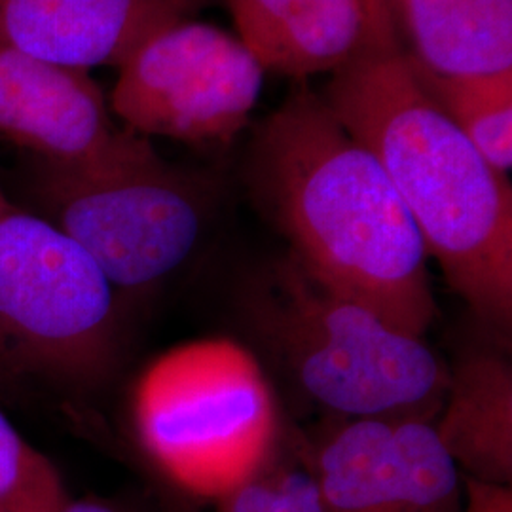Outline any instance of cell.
I'll list each match as a JSON object with an SVG mask.
<instances>
[{"mask_svg":"<svg viewBox=\"0 0 512 512\" xmlns=\"http://www.w3.org/2000/svg\"><path fill=\"white\" fill-rule=\"evenodd\" d=\"M245 183L317 279L421 336L435 317L420 232L382 165L300 88L256 129Z\"/></svg>","mask_w":512,"mask_h":512,"instance_id":"6da1fadb","label":"cell"},{"mask_svg":"<svg viewBox=\"0 0 512 512\" xmlns=\"http://www.w3.org/2000/svg\"><path fill=\"white\" fill-rule=\"evenodd\" d=\"M378 160L427 256L476 317L512 327V188L421 88L399 44L334 71L321 95Z\"/></svg>","mask_w":512,"mask_h":512,"instance_id":"7a4b0ae2","label":"cell"},{"mask_svg":"<svg viewBox=\"0 0 512 512\" xmlns=\"http://www.w3.org/2000/svg\"><path fill=\"white\" fill-rule=\"evenodd\" d=\"M241 311L294 384L330 412L349 420H437L448 366L435 351L325 285L291 253L249 277Z\"/></svg>","mask_w":512,"mask_h":512,"instance_id":"3957f363","label":"cell"},{"mask_svg":"<svg viewBox=\"0 0 512 512\" xmlns=\"http://www.w3.org/2000/svg\"><path fill=\"white\" fill-rule=\"evenodd\" d=\"M141 450L184 494L217 501L283 450L281 408L255 353L224 336L179 344L131 395Z\"/></svg>","mask_w":512,"mask_h":512,"instance_id":"277c9868","label":"cell"},{"mask_svg":"<svg viewBox=\"0 0 512 512\" xmlns=\"http://www.w3.org/2000/svg\"><path fill=\"white\" fill-rule=\"evenodd\" d=\"M40 217L74 239L114 289L139 291L177 272L200 247L217 184L162 160L135 137L109 160L84 167L42 164Z\"/></svg>","mask_w":512,"mask_h":512,"instance_id":"5b68a950","label":"cell"},{"mask_svg":"<svg viewBox=\"0 0 512 512\" xmlns=\"http://www.w3.org/2000/svg\"><path fill=\"white\" fill-rule=\"evenodd\" d=\"M114 287L50 220L0 203V349L73 382H97L118 355Z\"/></svg>","mask_w":512,"mask_h":512,"instance_id":"8992f818","label":"cell"},{"mask_svg":"<svg viewBox=\"0 0 512 512\" xmlns=\"http://www.w3.org/2000/svg\"><path fill=\"white\" fill-rule=\"evenodd\" d=\"M264 69L215 25H171L122 67L110 97L129 129L183 143H228L249 124Z\"/></svg>","mask_w":512,"mask_h":512,"instance_id":"52a82bcc","label":"cell"},{"mask_svg":"<svg viewBox=\"0 0 512 512\" xmlns=\"http://www.w3.org/2000/svg\"><path fill=\"white\" fill-rule=\"evenodd\" d=\"M308 459L321 512L465 511V476L429 421L348 420Z\"/></svg>","mask_w":512,"mask_h":512,"instance_id":"ba28073f","label":"cell"},{"mask_svg":"<svg viewBox=\"0 0 512 512\" xmlns=\"http://www.w3.org/2000/svg\"><path fill=\"white\" fill-rule=\"evenodd\" d=\"M0 135L46 164L84 167L128 147L135 131L112 124L88 71L0 44Z\"/></svg>","mask_w":512,"mask_h":512,"instance_id":"9c48e42d","label":"cell"},{"mask_svg":"<svg viewBox=\"0 0 512 512\" xmlns=\"http://www.w3.org/2000/svg\"><path fill=\"white\" fill-rule=\"evenodd\" d=\"M207 0H0V44L88 71L124 67L150 38Z\"/></svg>","mask_w":512,"mask_h":512,"instance_id":"30bf717a","label":"cell"},{"mask_svg":"<svg viewBox=\"0 0 512 512\" xmlns=\"http://www.w3.org/2000/svg\"><path fill=\"white\" fill-rule=\"evenodd\" d=\"M239 40L264 71L334 73L397 38L382 0H228Z\"/></svg>","mask_w":512,"mask_h":512,"instance_id":"8fae6325","label":"cell"},{"mask_svg":"<svg viewBox=\"0 0 512 512\" xmlns=\"http://www.w3.org/2000/svg\"><path fill=\"white\" fill-rule=\"evenodd\" d=\"M412 67L439 76L512 71V0H382Z\"/></svg>","mask_w":512,"mask_h":512,"instance_id":"7c38bea8","label":"cell"},{"mask_svg":"<svg viewBox=\"0 0 512 512\" xmlns=\"http://www.w3.org/2000/svg\"><path fill=\"white\" fill-rule=\"evenodd\" d=\"M433 427L465 478L511 488V363L497 351L475 349L448 366Z\"/></svg>","mask_w":512,"mask_h":512,"instance_id":"4fadbf2b","label":"cell"},{"mask_svg":"<svg viewBox=\"0 0 512 512\" xmlns=\"http://www.w3.org/2000/svg\"><path fill=\"white\" fill-rule=\"evenodd\" d=\"M412 71L480 156L507 175L512 167V71L476 76Z\"/></svg>","mask_w":512,"mask_h":512,"instance_id":"5bb4252c","label":"cell"},{"mask_svg":"<svg viewBox=\"0 0 512 512\" xmlns=\"http://www.w3.org/2000/svg\"><path fill=\"white\" fill-rule=\"evenodd\" d=\"M69 499L54 463L0 410V512H61Z\"/></svg>","mask_w":512,"mask_h":512,"instance_id":"9a60e30c","label":"cell"},{"mask_svg":"<svg viewBox=\"0 0 512 512\" xmlns=\"http://www.w3.org/2000/svg\"><path fill=\"white\" fill-rule=\"evenodd\" d=\"M215 503V512H321L310 459L287 458L283 450Z\"/></svg>","mask_w":512,"mask_h":512,"instance_id":"2e32d148","label":"cell"},{"mask_svg":"<svg viewBox=\"0 0 512 512\" xmlns=\"http://www.w3.org/2000/svg\"><path fill=\"white\" fill-rule=\"evenodd\" d=\"M512 512V490L465 478V511Z\"/></svg>","mask_w":512,"mask_h":512,"instance_id":"e0dca14e","label":"cell"},{"mask_svg":"<svg viewBox=\"0 0 512 512\" xmlns=\"http://www.w3.org/2000/svg\"><path fill=\"white\" fill-rule=\"evenodd\" d=\"M61 512H135L129 509L128 505L110 501V499H101V497H82V499H69L67 505L61 509Z\"/></svg>","mask_w":512,"mask_h":512,"instance_id":"ac0fdd59","label":"cell"},{"mask_svg":"<svg viewBox=\"0 0 512 512\" xmlns=\"http://www.w3.org/2000/svg\"><path fill=\"white\" fill-rule=\"evenodd\" d=\"M4 200H8V198H6V196H4V192L0 190V203L4 202Z\"/></svg>","mask_w":512,"mask_h":512,"instance_id":"d6986e66","label":"cell"}]
</instances>
